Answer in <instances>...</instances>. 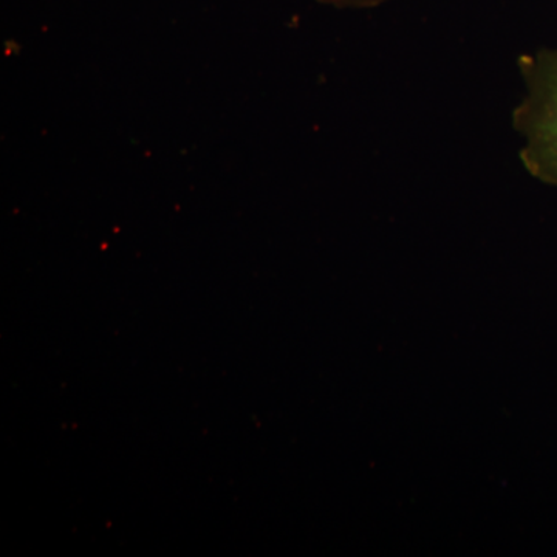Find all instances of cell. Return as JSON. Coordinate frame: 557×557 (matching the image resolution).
Wrapping results in <instances>:
<instances>
[{
    "instance_id": "6da1fadb",
    "label": "cell",
    "mask_w": 557,
    "mask_h": 557,
    "mask_svg": "<svg viewBox=\"0 0 557 557\" xmlns=\"http://www.w3.org/2000/svg\"><path fill=\"white\" fill-rule=\"evenodd\" d=\"M518 69L525 89L512 110L520 161L531 177L557 188V49L522 54Z\"/></svg>"
},
{
    "instance_id": "7a4b0ae2",
    "label": "cell",
    "mask_w": 557,
    "mask_h": 557,
    "mask_svg": "<svg viewBox=\"0 0 557 557\" xmlns=\"http://www.w3.org/2000/svg\"><path fill=\"white\" fill-rule=\"evenodd\" d=\"M318 2L341 10H372L391 0H318Z\"/></svg>"
}]
</instances>
